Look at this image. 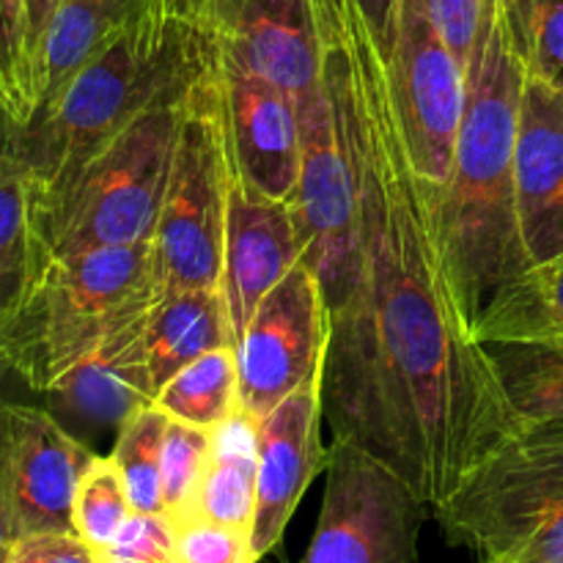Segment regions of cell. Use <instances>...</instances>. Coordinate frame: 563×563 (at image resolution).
Here are the masks:
<instances>
[{
	"label": "cell",
	"instance_id": "277c9868",
	"mask_svg": "<svg viewBox=\"0 0 563 563\" xmlns=\"http://www.w3.org/2000/svg\"><path fill=\"white\" fill-rule=\"evenodd\" d=\"M154 297L152 242L47 256L0 313V352L27 388L49 394Z\"/></svg>",
	"mask_w": 563,
	"mask_h": 563
},
{
	"label": "cell",
	"instance_id": "836d02e7",
	"mask_svg": "<svg viewBox=\"0 0 563 563\" xmlns=\"http://www.w3.org/2000/svg\"><path fill=\"white\" fill-rule=\"evenodd\" d=\"M0 563H99V553L77 533H27L5 548Z\"/></svg>",
	"mask_w": 563,
	"mask_h": 563
},
{
	"label": "cell",
	"instance_id": "f546056e",
	"mask_svg": "<svg viewBox=\"0 0 563 563\" xmlns=\"http://www.w3.org/2000/svg\"><path fill=\"white\" fill-rule=\"evenodd\" d=\"M0 115L22 126L33 115L25 64V0H0Z\"/></svg>",
	"mask_w": 563,
	"mask_h": 563
},
{
	"label": "cell",
	"instance_id": "52a82bcc",
	"mask_svg": "<svg viewBox=\"0 0 563 563\" xmlns=\"http://www.w3.org/2000/svg\"><path fill=\"white\" fill-rule=\"evenodd\" d=\"M229 181L231 143L223 91L212 60L187 97L168 190L152 240L157 295L220 289Z\"/></svg>",
	"mask_w": 563,
	"mask_h": 563
},
{
	"label": "cell",
	"instance_id": "ab89813d",
	"mask_svg": "<svg viewBox=\"0 0 563 563\" xmlns=\"http://www.w3.org/2000/svg\"><path fill=\"white\" fill-rule=\"evenodd\" d=\"M484 563H506V561H484Z\"/></svg>",
	"mask_w": 563,
	"mask_h": 563
},
{
	"label": "cell",
	"instance_id": "30bf717a",
	"mask_svg": "<svg viewBox=\"0 0 563 563\" xmlns=\"http://www.w3.org/2000/svg\"><path fill=\"white\" fill-rule=\"evenodd\" d=\"M47 410L0 405V544L3 553L27 533H75L71 506L82 471L93 460ZM3 559V555H0Z\"/></svg>",
	"mask_w": 563,
	"mask_h": 563
},
{
	"label": "cell",
	"instance_id": "d6a6232c",
	"mask_svg": "<svg viewBox=\"0 0 563 563\" xmlns=\"http://www.w3.org/2000/svg\"><path fill=\"white\" fill-rule=\"evenodd\" d=\"M498 5L500 0H432V14L440 36L460 60L465 75L473 53L493 27Z\"/></svg>",
	"mask_w": 563,
	"mask_h": 563
},
{
	"label": "cell",
	"instance_id": "83f0119b",
	"mask_svg": "<svg viewBox=\"0 0 563 563\" xmlns=\"http://www.w3.org/2000/svg\"><path fill=\"white\" fill-rule=\"evenodd\" d=\"M528 77L563 93V0H504Z\"/></svg>",
	"mask_w": 563,
	"mask_h": 563
},
{
	"label": "cell",
	"instance_id": "4dcf8cb0",
	"mask_svg": "<svg viewBox=\"0 0 563 563\" xmlns=\"http://www.w3.org/2000/svg\"><path fill=\"white\" fill-rule=\"evenodd\" d=\"M176 537L179 528L165 511H132L99 559L113 563H176Z\"/></svg>",
	"mask_w": 563,
	"mask_h": 563
},
{
	"label": "cell",
	"instance_id": "cb8c5ba5",
	"mask_svg": "<svg viewBox=\"0 0 563 563\" xmlns=\"http://www.w3.org/2000/svg\"><path fill=\"white\" fill-rule=\"evenodd\" d=\"M487 352L522 421H563L561 344H487Z\"/></svg>",
	"mask_w": 563,
	"mask_h": 563
},
{
	"label": "cell",
	"instance_id": "d590c367",
	"mask_svg": "<svg viewBox=\"0 0 563 563\" xmlns=\"http://www.w3.org/2000/svg\"><path fill=\"white\" fill-rule=\"evenodd\" d=\"M357 9L366 16L368 27L374 33V42L379 44L383 55L390 53V42H394V27H396V9L399 0H355Z\"/></svg>",
	"mask_w": 563,
	"mask_h": 563
},
{
	"label": "cell",
	"instance_id": "9c48e42d",
	"mask_svg": "<svg viewBox=\"0 0 563 563\" xmlns=\"http://www.w3.org/2000/svg\"><path fill=\"white\" fill-rule=\"evenodd\" d=\"M385 58L418 176L427 187H440L465 113L467 75L440 36L432 0H399Z\"/></svg>",
	"mask_w": 563,
	"mask_h": 563
},
{
	"label": "cell",
	"instance_id": "e0dca14e",
	"mask_svg": "<svg viewBox=\"0 0 563 563\" xmlns=\"http://www.w3.org/2000/svg\"><path fill=\"white\" fill-rule=\"evenodd\" d=\"M234 346L223 289H176L132 319L119 346L130 383L154 401L176 372L218 346Z\"/></svg>",
	"mask_w": 563,
	"mask_h": 563
},
{
	"label": "cell",
	"instance_id": "74e56055",
	"mask_svg": "<svg viewBox=\"0 0 563 563\" xmlns=\"http://www.w3.org/2000/svg\"><path fill=\"white\" fill-rule=\"evenodd\" d=\"M187 3L198 5V9H203V11H209V0H187Z\"/></svg>",
	"mask_w": 563,
	"mask_h": 563
},
{
	"label": "cell",
	"instance_id": "484cf974",
	"mask_svg": "<svg viewBox=\"0 0 563 563\" xmlns=\"http://www.w3.org/2000/svg\"><path fill=\"white\" fill-rule=\"evenodd\" d=\"M170 418L159 407L146 405L132 412L115 434L110 460L115 462L130 495L132 511L163 509V440Z\"/></svg>",
	"mask_w": 563,
	"mask_h": 563
},
{
	"label": "cell",
	"instance_id": "f1b7e54d",
	"mask_svg": "<svg viewBox=\"0 0 563 563\" xmlns=\"http://www.w3.org/2000/svg\"><path fill=\"white\" fill-rule=\"evenodd\" d=\"M212 429L168 421L163 440V509L174 522L190 517L209 462Z\"/></svg>",
	"mask_w": 563,
	"mask_h": 563
},
{
	"label": "cell",
	"instance_id": "8fae6325",
	"mask_svg": "<svg viewBox=\"0 0 563 563\" xmlns=\"http://www.w3.org/2000/svg\"><path fill=\"white\" fill-rule=\"evenodd\" d=\"M300 115V179L295 209L306 234V262L317 273L328 313L350 291L357 245V192L341 141L328 82L297 102Z\"/></svg>",
	"mask_w": 563,
	"mask_h": 563
},
{
	"label": "cell",
	"instance_id": "8d00e7d4",
	"mask_svg": "<svg viewBox=\"0 0 563 563\" xmlns=\"http://www.w3.org/2000/svg\"><path fill=\"white\" fill-rule=\"evenodd\" d=\"M11 374H14V372H11L9 361H5L3 352H0V405H3V401H5V399H3V388H5V379H9Z\"/></svg>",
	"mask_w": 563,
	"mask_h": 563
},
{
	"label": "cell",
	"instance_id": "2e32d148",
	"mask_svg": "<svg viewBox=\"0 0 563 563\" xmlns=\"http://www.w3.org/2000/svg\"><path fill=\"white\" fill-rule=\"evenodd\" d=\"M214 36L295 102L322 82L311 0H209Z\"/></svg>",
	"mask_w": 563,
	"mask_h": 563
},
{
	"label": "cell",
	"instance_id": "ba28073f",
	"mask_svg": "<svg viewBox=\"0 0 563 563\" xmlns=\"http://www.w3.org/2000/svg\"><path fill=\"white\" fill-rule=\"evenodd\" d=\"M322 511L297 563H412L423 509L416 489L357 443L333 438Z\"/></svg>",
	"mask_w": 563,
	"mask_h": 563
},
{
	"label": "cell",
	"instance_id": "b9f144b4",
	"mask_svg": "<svg viewBox=\"0 0 563 563\" xmlns=\"http://www.w3.org/2000/svg\"><path fill=\"white\" fill-rule=\"evenodd\" d=\"M555 344H561V346H563V341H555Z\"/></svg>",
	"mask_w": 563,
	"mask_h": 563
},
{
	"label": "cell",
	"instance_id": "ac0fdd59",
	"mask_svg": "<svg viewBox=\"0 0 563 563\" xmlns=\"http://www.w3.org/2000/svg\"><path fill=\"white\" fill-rule=\"evenodd\" d=\"M517 214L531 264L563 253V93L533 77L517 135Z\"/></svg>",
	"mask_w": 563,
	"mask_h": 563
},
{
	"label": "cell",
	"instance_id": "f35d334b",
	"mask_svg": "<svg viewBox=\"0 0 563 563\" xmlns=\"http://www.w3.org/2000/svg\"><path fill=\"white\" fill-rule=\"evenodd\" d=\"M99 563H113V561H108V559H99Z\"/></svg>",
	"mask_w": 563,
	"mask_h": 563
},
{
	"label": "cell",
	"instance_id": "ffe728a7",
	"mask_svg": "<svg viewBox=\"0 0 563 563\" xmlns=\"http://www.w3.org/2000/svg\"><path fill=\"white\" fill-rule=\"evenodd\" d=\"M473 339L484 346L563 341V253L500 286L478 317Z\"/></svg>",
	"mask_w": 563,
	"mask_h": 563
},
{
	"label": "cell",
	"instance_id": "603a6c76",
	"mask_svg": "<svg viewBox=\"0 0 563 563\" xmlns=\"http://www.w3.org/2000/svg\"><path fill=\"white\" fill-rule=\"evenodd\" d=\"M170 421L214 429L240 405V374L234 346H218L187 363L152 401Z\"/></svg>",
	"mask_w": 563,
	"mask_h": 563
},
{
	"label": "cell",
	"instance_id": "5bb4252c",
	"mask_svg": "<svg viewBox=\"0 0 563 563\" xmlns=\"http://www.w3.org/2000/svg\"><path fill=\"white\" fill-rule=\"evenodd\" d=\"M214 69L223 91L231 159L240 176L264 196L295 201L300 179L297 102L220 42Z\"/></svg>",
	"mask_w": 563,
	"mask_h": 563
},
{
	"label": "cell",
	"instance_id": "4316f807",
	"mask_svg": "<svg viewBox=\"0 0 563 563\" xmlns=\"http://www.w3.org/2000/svg\"><path fill=\"white\" fill-rule=\"evenodd\" d=\"M130 515V495H126L115 462L110 456H93L82 471L75 493V506H71L75 533L102 555L119 537Z\"/></svg>",
	"mask_w": 563,
	"mask_h": 563
},
{
	"label": "cell",
	"instance_id": "4fadbf2b",
	"mask_svg": "<svg viewBox=\"0 0 563 563\" xmlns=\"http://www.w3.org/2000/svg\"><path fill=\"white\" fill-rule=\"evenodd\" d=\"M322 421V372L256 421L258 473L251 528V553L256 563L278 548L306 489L328 467Z\"/></svg>",
	"mask_w": 563,
	"mask_h": 563
},
{
	"label": "cell",
	"instance_id": "9a60e30c",
	"mask_svg": "<svg viewBox=\"0 0 563 563\" xmlns=\"http://www.w3.org/2000/svg\"><path fill=\"white\" fill-rule=\"evenodd\" d=\"M306 251L308 242L295 201L258 192L242 179L231 159L220 289L229 302L234 346L256 313L258 302L300 258H306Z\"/></svg>",
	"mask_w": 563,
	"mask_h": 563
},
{
	"label": "cell",
	"instance_id": "60d3db41",
	"mask_svg": "<svg viewBox=\"0 0 563 563\" xmlns=\"http://www.w3.org/2000/svg\"><path fill=\"white\" fill-rule=\"evenodd\" d=\"M0 555H3V544H0Z\"/></svg>",
	"mask_w": 563,
	"mask_h": 563
},
{
	"label": "cell",
	"instance_id": "d4e9b609",
	"mask_svg": "<svg viewBox=\"0 0 563 563\" xmlns=\"http://www.w3.org/2000/svg\"><path fill=\"white\" fill-rule=\"evenodd\" d=\"M33 187L11 152L0 119V313L16 300L33 264Z\"/></svg>",
	"mask_w": 563,
	"mask_h": 563
},
{
	"label": "cell",
	"instance_id": "e575fe53",
	"mask_svg": "<svg viewBox=\"0 0 563 563\" xmlns=\"http://www.w3.org/2000/svg\"><path fill=\"white\" fill-rule=\"evenodd\" d=\"M58 3L60 0H25V64L27 80H31L33 110H36V71L38 58H42V44Z\"/></svg>",
	"mask_w": 563,
	"mask_h": 563
},
{
	"label": "cell",
	"instance_id": "d6986e66",
	"mask_svg": "<svg viewBox=\"0 0 563 563\" xmlns=\"http://www.w3.org/2000/svg\"><path fill=\"white\" fill-rule=\"evenodd\" d=\"M152 3L154 0H60L42 44L33 115L47 108L66 82Z\"/></svg>",
	"mask_w": 563,
	"mask_h": 563
},
{
	"label": "cell",
	"instance_id": "6da1fadb",
	"mask_svg": "<svg viewBox=\"0 0 563 563\" xmlns=\"http://www.w3.org/2000/svg\"><path fill=\"white\" fill-rule=\"evenodd\" d=\"M311 9L357 192L355 269L328 313L322 410L333 438L385 462L434 511L526 421L451 291L388 58L355 0Z\"/></svg>",
	"mask_w": 563,
	"mask_h": 563
},
{
	"label": "cell",
	"instance_id": "5b68a950",
	"mask_svg": "<svg viewBox=\"0 0 563 563\" xmlns=\"http://www.w3.org/2000/svg\"><path fill=\"white\" fill-rule=\"evenodd\" d=\"M187 97L190 88L154 102L55 185H31V269L47 256L154 240Z\"/></svg>",
	"mask_w": 563,
	"mask_h": 563
},
{
	"label": "cell",
	"instance_id": "7a4b0ae2",
	"mask_svg": "<svg viewBox=\"0 0 563 563\" xmlns=\"http://www.w3.org/2000/svg\"><path fill=\"white\" fill-rule=\"evenodd\" d=\"M528 71L500 0L467 66V99L449 176L427 187L434 240L467 328L495 291L531 267L517 214V135Z\"/></svg>",
	"mask_w": 563,
	"mask_h": 563
},
{
	"label": "cell",
	"instance_id": "3957f363",
	"mask_svg": "<svg viewBox=\"0 0 563 563\" xmlns=\"http://www.w3.org/2000/svg\"><path fill=\"white\" fill-rule=\"evenodd\" d=\"M214 49L209 11L187 0H154L27 124L0 115L31 185H55L143 110L192 88L212 66Z\"/></svg>",
	"mask_w": 563,
	"mask_h": 563
},
{
	"label": "cell",
	"instance_id": "44dd1931",
	"mask_svg": "<svg viewBox=\"0 0 563 563\" xmlns=\"http://www.w3.org/2000/svg\"><path fill=\"white\" fill-rule=\"evenodd\" d=\"M256 418L242 410V405H236V410L212 429L207 471L198 484L187 520L201 517L220 526L251 531L253 515H256Z\"/></svg>",
	"mask_w": 563,
	"mask_h": 563
},
{
	"label": "cell",
	"instance_id": "1f68e13d",
	"mask_svg": "<svg viewBox=\"0 0 563 563\" xmlns=\"http://www.w3.org/2000/svg\"><path fill=\"white\" fill-rule=\"evenodd\" d=\"M176 528V563H256L251 553V531L201 517L179 522Z\"/></svg>",
	"mask_w": 563,
	"mask_h": 563
},
{
	"label": "cell",
	"instance_id": "8992f818",
	"mask_svg": "<svg viewBox=\"0 0 563 563\" xmlns=\"http://www.w3.org/2000/svg\"><path fill=\"white\" fill-rule=\"evenodd\" d=\"M434 517L484 561L563 563V421L526 423Z\"/></svg>",
	"mask_w": 563,
	"mask_h": 563
},
{
	"label": "cell",
	"instance_id": "7402d4cb",
	"mask_svg": "<svg viewBox=\"0 0 563 563\" xmlns=\"http://www.w3.org/2000/svg\"><path fill=\"white\" fill-rule=\"evenodd\" d=\"M141 317V313H137ZM135 317V319H137ZM132 322V319H130ZM130 322L121 324L88 361L71 368L53 390L49 399L58 401L66 412L77 416L86 423H115V429L137 412L141 407L152 405L135 385L130 383L126 372L119 363V346L124 341Z\"/></svg>",
	"mask_w": 563,
	"mask_h": 563
},
{
	"label": "cell",
	"instance_id": "7c38bea8",
	"mask_svg": "<svg viewBox=\"0 0 563 563\" xmlns=\"http://www.w3.org/2000/svg\"><path fill=\"white\" fill-rule=\"evenodd\" d=\"M328 335L322 286L311 264L300 258L258 302L234 346L242 410L262 421L275 405L317 377Z\"/></svg>",
	"mask_w": 563,
	"mask_h": 563
}]
</instances>
